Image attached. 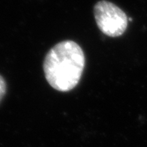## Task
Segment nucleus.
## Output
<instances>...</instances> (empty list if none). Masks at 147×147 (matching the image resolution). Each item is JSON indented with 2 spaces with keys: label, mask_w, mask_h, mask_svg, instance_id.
<instances>
[{
  "label": "nucleus",
  "mask_w": 147,
  "mask_h": 147,
  "mask_svg": "<svg viewBox=\"0 0 147 147\" xmlns=\"http://www.w3.org/2000/svg\"><path fill=\"white\" fill-rule=\"evenodd\" d=\"M85 55L78 44L66 40L48 51L43 69L47 81L59 92H68L79 83L85 67Z\"/></svg>",
  "instance_id": "obj_1"
},
{
  "label": "nucleus",
  "mask_w": 147,
  "mask_h": 147,
  "mask_svg": "<svg viewBox=\"0 0 147 147\" xmlns=\"http://www.w3.org/2000/svg\"><path fill=\"white\" fill-rule=\"evenodd\" d=\"M93 11L97 26L105 35L115 38L124 34L128 18L119 7L107 0H101L95 5Z\"/></svg>",
  "instance_id": "obj_2"
},
{
  "label": "nucleus",
  "mask_w": 147,
  "mask_h": 147,
  "mask_svg": "<svg viewBox=\"0 0 147 147\" xmlns=\"http://www.w3.org/2000/svg\"><path fill=\"white\" fill-rule=\"evenodd\" d=\"M7 90V84L4 78L0 75V102L2 101V98H4Z\"/></svg>",
  "instance_id": "obj_3"
}]
</instances>
